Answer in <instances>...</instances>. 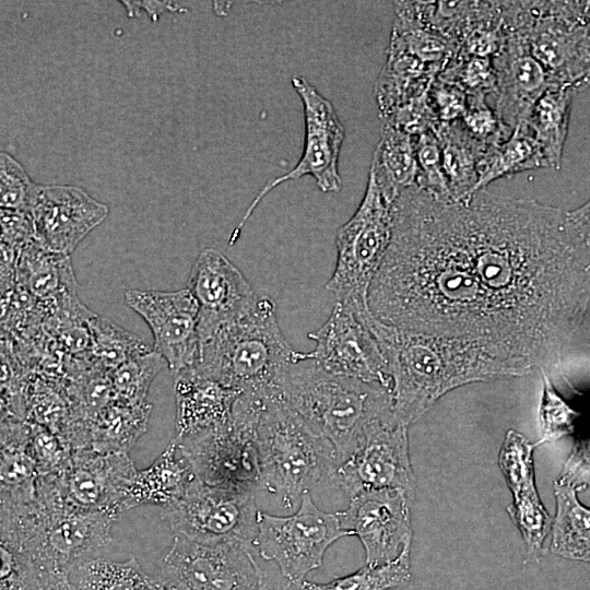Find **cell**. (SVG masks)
Wrapping results in <instances>:
<instances>
[{"label": "cell", "instance_id": "1", "mask_svg": "<svg viewBox=\"0 0 590 590\" xmlns=\"http://www.w3.org/2000/svg\"><path fill=\"white\" fill-rule=\"evenodd\" d=\"M434 302L452 332L533 366L560 355L590 304V247L568 212L474 192L461 202L424 190Z\"/></svg>", "mask_w": 590, "mask_h": 590}, {"label": "cell", "instance_id": "2", "mask_svg": "<svg viewBox=\"0 0 590 590\" xmlns=\"http://www.w3.org/2000/svg\"><path fill=\"white\" fill-rule=\"evenodd\" d=\"M361 317L387 362L392 420L406 426L457 387L527 375L534 367L499 357L476 342L403 330L378 320L370 311Z\"/></svg>", "mask_w": 590, "mask_h": 590}, {"label": "cell", "instance_id": "3", "mask_svg": "<svg viewBox=\"0 0 590 590\" xmlns=\"http://www.w3.org/2000/svg\"><path fill=\"white\" fill-rule=\"evenodd\" d=\"M115 515L71 505L58 474L40 475L34 502L1 507V539L12 543L47 571L68 575L75 564L113 542Z\"/></svg>", "mask_w": 590, "mask_h": 590}, {"label": "cell", "instance_id": "4", "mask_svg": "<svg viewBox=\"0 0 590 590\" xmlns=\"http://www.w3.org/2000/svg\"><path fill=\"white\" fill-rule=\"evenodd\" d=\"M281 398L335 450V463L356 446L371 421L392 416L380 384L333 374L296 352L280 380Z\"/></svg>", "mask_w": 590, "mask_h": 590}, {"label": "cell", "instance_id": "5", "mask_svg": "<svg viewBox=\"0 0 590 590\" xmlns=\"http://www.w3.org/2000/svg\"><path fill=\"white\" fill-rule=\"evenodd\" d=\"M295 351L284 337L274 302L260 296L255 307L201 341L193 369L240 393L280 394L279 380Z\"/></svg>", "mask_w": 590, "mask_h": 590}, {"label": "cell", "instance_id": "6", "mask_svg": "<svg viewBox=\"0 0 590 590\" xmlns=\"http://www.w3.org/2000/svg\"><path fill=\"white\" fill-rule=\"evenodd\" d=\"M260 488L276 495L291 509L304 493L335 465L331 442L284 402L280 394L263 400L257 425Z\"/></svg>", "mask_w": 590, "mask_h": 590}, {"label": "cell", "instance_id": "7", "mask_svg": "<svg viewBox=\"0 0 590 590\" xmlns=\"http://www.w3.org/2000/svg\"><path fill=\"white\" fill-rule=\"evenodd\" d=\"M507 35H516L556 85L576 91L590 72V1H507Z\"/></svg>", "mask_w": 590, "mask_h": 590}, {"label": "cell", "instance_id": "8", "mask_svg": "<svg viewBox=\"0 0 590 590\" xmlns=\"http://www.w3.org/2000/svg\"><path fill=\"white\" fill-rule=\"evenodd\" d=\"M392 205L368 174L361 203L337 231V262L326 288L358 315L370 311V284L391 240Z\"/></svg>", "mask_w": 590, "mask_h": 590}, {"label": "cell", "instance_id": "9", "mask_svg": "<svg viewBox=\"0 0 590 590\" xmlns=\"http://www.w3.org/2000/svg\"><path fill=\"white\" fill-rule=\"evenodd\" d=\"M263 400L240 393L224 425L174 438L202 482L245 493L256 494L260 488L256 434Z\"/></svg>", "mask_w": 590, "mask_h": 590}, {"label": "cell", "instance_id": "10", "mask_svg": "<svg viewBox=\"0 0 590 590\" xmlns=\"http://www.w3.org/2000/svg\"><path fill=\"white\" fill-rule=\"evenodd\" d=\"M349 535L337 512L320 509L306 492L293 515L259 510L253 547L263 559L276 564L284 579L299 587L307 574L321 567L326 551Z\"/></svg>", "mask_w": 590, "mask_h": 590}, {"label": "cell", "instance_id": "11", "mask_svg": "<svg viewBox=\"0 0 590 590\" xmlns=\"http://www.w3.org/2000/svg\"><path fill=\"white\" fill-rule=\"evenodd\" d=\"M253 546L238 541L204 543L174 535L160 560L161 579L173 590H263L270 578Z\"/></svg>", "mask_w": 590, "mask_h": 590}, {"label": "cell", "instance_id": "12", "mask_svg": "<svg viewBox=\"0 0 590 590\" xmlns=\"http://www.w3.org/2000/svg\"><path fill=\"white\" fill-rule=\"evenodd\" d=\"M258 512L255 493L211 486L196 475L178 500L163 507L161 518L177 536L204 543L238 541L253 546Z\"/></svg>", "mask_w": 590, "mask_h": 590}, {"label": "cell", "instance_id": "13", "mask_svg": "<svg viewBox=\"0 0 590 590\" xmlns=\"http://www.w3.org/2000/svg\"><path fill=\"white\" fill-rule=\"evenodd\" d=\"M293 87L302 99L305 120L303 154L288 173L266 184L247 208L237 227L231 234L233 245L240 231L261 200L279 185L311 176L323 192H338L342 188L339 157L345 138V129L332 103L304 76L294 75Z\"/></svg>", "mask_w": 590, "mask_h": 590}, {"label": "cell", "instance_id": "14", "mask_svg": "<svg viewBox=\"0 0 590 590\" xmlns=\"http://www.w3.org/2000/svg\"><path fill=\"white\" fill-rule=\"evenodd\" d=\"M408 427L392 416L371 421L354 449L335 463L330 480L350 498L380 488L403 489L414 497Z\"/></svg>", "mask_w": 590, "mask_h": 590}, {"label": "cell", "instance_id": "15", "mask_svg": "<svg viewBox=\"0 0 590 590\" xmlns=\"http://www.w3.org/2000/svg\"><path fill=\"white\" fill-rule=\"evenodd\" d=\"M414 497L403 489L362 492L346 509L337 512L341 527L356 535L365 551V565H382L411 550V505Z\"/></svg>", "mask_w": 590, "mask_h": 590}, {"label": "cell", "instance_id": "16", "mask_svg": "<svg viewBox=\"0 0 590 590\" xmlns=\"http://www.w3.org/2000/svg\"><path fill=\"white\" fill-rule=\"evenodd\" d=\"M315 349L303 353L327 370L376 382L391 389L382 351L364 319L347 305L337 302L326 322L308 334Z\"/></svg>", "mask_w": 590, "mask_h": 590}, {"label": "cell", "instance_id": "17", "mask_svg": "<svg viewBox=\"0 0 590 590\" xmlns=\"http://www.w3.org/2000/svg\"><path fill=\"white\" fill-rule=\"evenodd\" d=\"M127 305L149 326L154 350L172 375L193 368L200 357L199 305L185 287L177 291L129 290Z\"/></svg>", "mask_w": 590, "mask_h": 590}, {"label": "cell", "instance_id": "18", "mask_svg": "<svg viewBox=\"0 0 590 590\" xmlns=\"http://www.w3.org/2000/svg\"><path fill=\"white\" fill-rule=\"evenodd\" d=\"M187 288L199 305L200 343L222 324L251 310L260 297L243 272L214 248L198 255Z\"/></svg>", "mask_w": 590, "mask_h": 590}, {"label": "cell", "instance_id": "19", "mask_svg": "<svg viewBox=\"0 0 590 590\" xmlns=\"http://www.w3.org/2000/svg\"><path fill=\"white\" fill-rule=\"evenodd\" d=\"M107 204L71 185H39L32 215L35 240L45 249L69 255L108 215Z\"/></svg>", "mask_w": 590, "mask_h": 590}, {"label": "cell", "instance_id": "20", "mask_svg": "<svg viewBox=\"0 0 590 590\" xmlns=\"http://www.w3.org/2000/svg\"><path fill=\"white\" fill-rule=\"evenodd\" d=\"M135 471L128 452L80 448L72 450L70 463L58 479L71 505L118 517L123 488Z\"/></svg>", "mask_w": 590, "mask_h": 590}, {"label": "cell", "instance_id": "21", "mask_svg": "<svg viewBox=\"0 0 590 590\" xmlns=\"http://www.w3.org/2000/svg\"><path fill=\"white\" fill-rule=\"evenodd\" d=\"M492 61L496 78L493 109L514 130L527 120L539 97L556 84L516 35H507Z\"/></svg>", "mask_w": 590, "mask_h": 590}, {"label": "cell", "instance_id": "22", "mask_svg": "<svg viewBox=\"0 0 590 590\" xmlns=\"http://www.w3.org/2000/svg\"><path fill=\"white\" fill-rule=\"evenodd\" d=\"M176 436L181 438L224 425L239 391L200 375L193 368L173 376Z\"/></svg>", "mask_w": 590, "mask_h": 590}, {"label": "cell", "instance_id": "23", "mask_svg": "<svg viewBox=\"0 0 590 590\" xmlns=\"http://www.w3.org/2000/svg\"><path fill=\"white\" fill-rule=\"evenodd\" d=\"M194 476L173 439L149 468L137 470L129 479L122 493L121 512L146 504L166 507L184 495Z\"/></svg>", "mask_w": 590, "mask_h": 590}, {"label": "cell", "instance_id": "24", "mask_svg": "<svg viewBox=\"0 0 590 590\" xmlns=\"http://www.w3.org/2000/svg\"><path fill=\"white\" fill-rule=\"evenodd\" d=\"M31 424L13 416L1 420V507L13 508L37 497L39 473L30 450Z\"/></svg>", "mask_w": 590, "mask_h": 590}, {"label": "cell", "instance_id": "25", "mask_svg": "<svg viewBox=\"0 0 590 590\" xmlns=\"http://www.w3.org/2000/svg\"><path fill=\"white\" fill-rule=\"evenodd\" d=\"M439 72L416 56L389 44L386 63L375 85L382 118L387 119L401 106L425 95Z\"/></svg>", "mask_w": 590, "mask_h": 590}, {"label": "cell", "instance_id": "26", "mask_svg": "<svg viewBox=\"0 0 590 590\" xmlns=\"http://www.w3.org/2000/svg\"><path fill=\"white\" fill-rule=\"evenodd\" d=\"M433 132L440 144L451 200L464 201L474 193L479 162L487 146L470 134L461 119L440 122Z\"/></svg>", "mask_w": 590, "mask_h": 590}, {"label": "cell", "instance_id": "27", "mask_svg": "<svg viewBox=\"0 0 590 590\" xmlns=\"http://www.w3.org/2000/svg\"><path fill=\"white\" fill-rule=\"evenodd\" d=\"M570 85H552L535 102L523 122L540 145L547 167L560 169L573 98Z\"/></svg>", "mask_w": 590, "mask_h": 590}, {"label": "cell", "instance_id": "28", "mask_svg": "<svg viewBox=\"0 0 590 590\" xmlns=\"http://www.w3.org/2000/svg\"><path fill=\"white\" fill-rule=\"evenodd\" d=\"M417 172L414 137L385 123L369 169L385 197L394 202L403 190L416 186Z\"/></svg>", "mask_w": 590, "mask_h": 590}, {"label": "cell", "instance_id": "29", "mask_svg": "<svg viewBox=\"0 0 590 590\" xmlns=\"http://www.w3.org/2000/svg\"><path fill=\"white\" fill-rule=\"evenodd\" d=\"M151 404L115 398L92 418L90 448L99 452H128L145 432Z\"/></svg>", "mask_w": 590, "mask_h": 590}, {"label": "cell", "instance_id": "30", "mask_svg": "<svg viewBox=\"0 0 590 590\" xmlns=\"http://www.w3.org/2000/svg\"><path fill=\"white\" fill-rule=\"evenodd\" d=\"M15 268L22 285L35 296L75 294L70 256L47 250L35 239L20 249Z\"/></svg>", "mask_w": 590, "mask_h": 590}, {"label": "cell", "instance_id": "31", "mask_svg": "<svg viewBox=\"0 0 590 590\" xmlns=\"http://www.w3.org/2000/svg\"><path fill=\"white\" fill-rule=\"evenodd\" d=\"M536 168L548 167L536 140L528 127L521 123L505 142L487 146L479 162L474 192L484 190L497 179Z\"/></svg>", "mask_w": 590, "mask_h": 590}, {"label": "cell", "instance_id": "32", "mask_svg": "<svg viewBox=\"0 0 590 590\" xmlns=\"http://www.w3.org/2000/svg\"><path fill=\"white\" fill-rule=\"evenodd\" d=\"M556 516L550 550L565 558L590 563V508L577 498V489L554 483Z\"/></svg>", "mask_w": 590, "mask_h": 590}, {"label": "cell", "instance_id": "33", "mask_svg": "<svg viewBox=\"0 0 590 590\" xmlns=\"http://www.w3.org/2000/svg\"><path fill=\"white\" fill-rule=\"evenodd\" d=\"M68 579L75 590H149L154 581L133 556L123 562L86 558L70 568Z\"/></svg>", "mask_w": 590, "mask_h": 590}, {"label": "cell", "instance_id": "34", "mask_svg": "<svg viewBox=\"0 0 590 590\" xmlns=\"http://www.w3.org/2000/svg\"><path fill=\"white\" fill-rule=\"evenodd\" d=\"M87 331L91 353L107 371L153 350L139 335L103 316L92 315L87 319Z\"/></svg>", "mask_w": 590, "mask_h": 590}, {"label": "cell", "instance_id": "35", "mask_svg": "<svg viewBox=\"0 0 590 590\" xmlns=\"http://www.w3.org/2000/svg\"><path fill=\"white\" fill-rule=\"evenodd\" d=\"M411 550L382 565H364L356 571L326 583L304 580L299 590H389L405 586L411 580Z\"/></svg>", "mask_w": 590, "mask_h": 590}, {"label": "cell", "instance_id": "36", "mask_svg": "<svg viewBox=\"0 0 590 590\" xmlns=\"http://www.w3.org/2000/svg\"><path fill=\"white\" fill-rule=\"evenodd\" d=\"M511 493L512 503L506 508V511L522 535L528 557L531 560H536L542 553L543 543L552 530L554 518L543 506L535 484Z\"/></svg>", "mask_w": 590, "mask_h": 590}, {"label": "cell", "instance_id": "37", "mask_svg": "<svg viewBox=\"0 0 590 590\" xmlns=\"http://www.w3.org/2000/svg\"><path fill=\"white\" fill-rule=\"evenodd\" d=\"M165 365L164 358L153 349L110 369L107 375L116 398L130 403L146 402L149 388Z\"/></svg>", "mask_w": 590, "mask_h": 590}, {"label": "cell", "instance_id": "38", "mask_svg": "<svg viewBox=\"0 0 590 590\" xmlns=\"http://www.w3.org/2000/svg\"><path fill=\"white\" fill-rule=\"evenodd\" d=\"M437 78L459 86L468 96L487 98L495 92L492 58L455 55Z\"/></svg>", "mask_w": 590, "mask_h": 590}, {"label": "cell", "instance_id": "39", "mask_svg": "<svg viewBox=\"0 0 590 590\" xmlns=\"http://www.w3.org/2000/svg\"><path fill=\"white\" fill-rule=\"evenodd\" d=\"M534 446L517 430L506 433L498 453V465L511 492L535 484Z\"/></svg>", "mask_w": 590, "mask_h": 590}, {"label": "cell", "instance_id": "40", "mask_svg": "<svg viewBox=\"0 0 590 590\" xmlns=\"http://www.w3.org/2000/svg\"><path fill=\"white\" fill-rule=\"evenodd\" d=\"M417 161L416 186L441 201H452L442 167L439 141L433 131L414 137Z\"/></svg>", "mask_w": 590, "mask_h": 590}, {"label": "cell", "instance_id": "41", "mask_svg": "<svg viewBox=\"0 0 590 590\" xmlns=\"http://www.w3.org/2000/svg\"><path fill=\"white\" fill-rule=\"evenodd\" d=\"M38 187L14 157L0 153L1 209L32 212Z\"/></svg>", "mask_w": 590, "mask_h": 590}, {"label": "cell", "instance_id": "42", "mask_svg": "<svg viewBox=\"0 0 590 590\" xmlns=\"http://www.w3.org/2000/svg\"><path fill=\"white\" fill-rule=\"evenodd\" d=\"M31 427L30 450L39 476L62 473L71 460V446L46 426L33 424Z\"/></svg>", "mask_w": 590, "mask_h": 590}, {"label": "cell", "instance_id": "43", "mask_svg": "<svg viewBox=\"0 0 590 590\" xmlns=\"http://www.w3.org/2000/svg\"><path fill=\"white\" fill-rule=\"evenodd\" d=\"M461 121L470 134L486 146L502 144L514 131L502 122L486 97L468 96Z\"/></svg>", "mask_w": 590, "mask_h": 590}, {"label": "cell", "instance_id": "44", "mask_svg": "<svg viewBox=\"0 0 590 590\" xmlns=\"http://www.w3.org/2000/svg\"><path fill=\"white\" fill-rule=\"evenodd\" d=\"M543 379V396L540 404L542 437L538 444L553 441L573 433L578 416V413L555 391L547 376L544 375Z\"/></svg>", "mask_w": 590, "mask_h": 590}, {"label": "cell", "instance_id": "45", "mask_svg": "<svg viewBox=\"0 0 590 590\" xmlns=\"http://www.w3.org/2000/svg\"><path fill=\"white\" fill-rule=\"evenodd\" d=\"M428 101L439 122L462 119L468 106V95L459 86L438 78L429 87Z\"/></svg>", "mask_w": 590, "mask_h": 590}, {"label": "cell", "instance_id": "46", "mask_svg": "<svg viewBox=\"0 0 590 590\" xmlns=\"http://www.w3.org/2000/svg\"><path fill=\"white\" fill-rule=\"evenodd\" d=\"M1 243L21 249L35 239L32 212L1 209Z\"/></svg>", "mask_w": 590, "mask_h": 590}, {"label": "cell", "instance_id": "47", "mask_svg": "<svg viewBox=\"0 0 590 590\" xmlns=\"http://www.w3.org/2000/svg\"><path fill=\"white\" fill-rule=\"evenodd\" d=\"M557 481L576 489L590 486V438L578 441Z\"/></svg>", "mask_w": 590, "mask_h": 590}, {"label": "cell", "instance_id": "48", "mask_svg": "<svg viewBox=\"0 0 590 590\" xmlns=\"http://www.w3.org/2000/svg\"><path fill=\"white\" fill-rule=\"evenodd\" d=\"M121 3L126 7L129 16L138 15L139 11L143 10L153 21H156L165 10L179 9L178 3L169 1H121Z\"/></svg>", "mask_w": 590, "mask_h": 590}, {"label": "cell", "instance_id": "49", "mask_svg": "<svg viewBox=\"0 0 590 590\" xmlns=\"http://www.w3.org/2000/svg\"><path fill=\"white\" fill-rule=\"evenodd\" d=\"M567 212L570 221L590 247V199L578 209Z\"/></svg>", "mask_w": 590, "mask_h": 590}, {"label": "cell", "instance_id": "50", "mask_svg": "<svg viewBox=\"0 0 590 590\" xmlns=\"http://www.w3.org/2000/svg\"><path fill=\"white\" fill-rule=\"evenodd\" d=\"M39 590H75L68 579V575L63 573L52 571L46 574Z\"/></svg>", "mask_w": 590, "mask_h": 590}, {"label": "cell", "instance_id": "51", "mask_svg": "<svg viewBox=\"0 0 590 590\" xmlns=\"http://www.w3.org/2000/svg\"><path fill=\"white\" fill-rule=\"evenodd\" d=\"M290 585L291 583L286 579L284 580L271 579L263 590H288Z\"/></svg>", "mask_w": 590, "mask_h": 590}, {"label": "cell", "instance_id": "52", "mask_svg": "<svg viewBox=\"0 0 590 590\" xmlns=\"http://www.w3.org/2000/svg\"><path fill=\"white\" fill-rule=\"evenodd\" d=\"M588 87H590V72L579 82L576 87V92L583 91Z\"/></svg>", "mask_w": 590, "mask_h": 590}]
</instances>
